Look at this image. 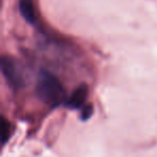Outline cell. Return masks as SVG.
Here are the masks:
<instances>
[{
	"instance_id": "obj_4",
	"label": "cell",
	"mask_w": 157,
	"mask_h": 157,
	"mask_svg": "<svg viewBox=\"0 0 157 157\" xmlns=\"http://www.w3.org/2000/svg\"><path fill=\"white\" fill-rule=\"evenodd\" d=\"M18 9H20L21 14L25 18V21H27V22L33 25L37 24L38 14L33 0H20Z\"/></svg>"
},
{
	"instance_id": "obj_2",
	"label": "cell",
	"mask_w": 157,
	"mask_h": 157,
	"mask_svg": "<svg viewBox=\"0 0 157 157\" xmlns=\"http://www.w3.org/2000/svg\"><path fill=\"white\" fill-rule=\"evenodd\" d=\"M1 71L8 84L15 90L23 88L27 84V74L24 66L14 57L5 55L1 58Z\"/></svg>"
},
{
	"instance_id": "obj_3",
	"label": "cell",
	"mask_w": 157,
	"mask_h": 157,
	"mask_svg": "<svg viewBox=\"0 0 157 157\" xmlns=\"http://www.w3.org/2000/svg\"><path fill=\"white\" fill-rule=\"evenodd\" d=\"M88 97V86L87 84H81L72 92V94L66 100L65 105L70 109H80L85 105Z\"/></svg>"
},
{
	"instance_id": "obj_6",
	"label": "cell",
	"mask_w": 157,
	"mask_h": 157,
	"mask_svg": "<svg viewBox=\"0 0 157 157\" xmlns=\"http://www.w3.org/2000/svg\"><path fill=\"white\" fill-rule=\"evenodd\" d=\"M94 113V107L93 105H85L83 108H82L81 111V118L83 121H86Z\"/></svg>"
},
{
	"instance_id": "obj_5",
	"label": "cell",
	"mask_w": 157,
	"mask_h": 157,
	"mask_svg": "<svg viewBox=\"0 0 157 157\" xmlns=\"http://www.w3.org/2000/svg\"><path fill=\"white\" fill-rule=\"evenodd\" d=\"M11 124L6 117H2L1 121V132H2V141L3 143L7 142V140L9 139L10 135H11Z\"/></svg>"
},
{
	"instance_id": "obj_1",
	"label": "cell",
	"mask_w": 157,
	"mask_h": 157,
	"mask_svg": "<svg viewBox=\"0 0 157 157\" xmlns=\"http://www.w3.org/2000/svg\"><path fill=\"white\" fill-rule=\"evenodd\" d=\"M36 93L44 103L51 107H57L67 100L65 88L60 81L54 74L45 70L40 71L36 86Z\"/></svg>"
}]
</instances>
